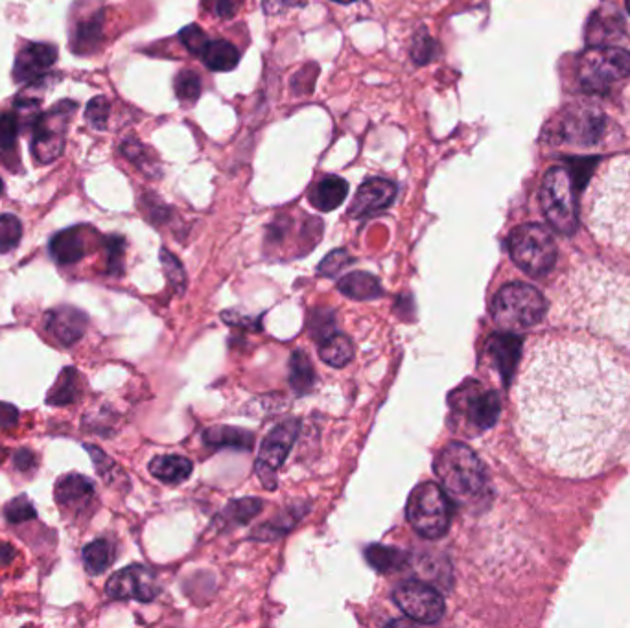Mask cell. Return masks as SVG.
<instances>
[{
  "instance_id": "6da1fadb",
  "label": "cell",
  "mask_w": 630,
  "mask_h": 628,
  "mask_svg": "<svg viewBox=\"0 0 630 628\" xmlns=\"http://www.w3.org/2000/svg\"><path fill=\"white\" fill-rule=\"evenodd\" d=\"M525 450L562 476H592L630 442V369L597 343L546 339L516 389Z\"/></svg>"
},
{
  "instance_id": "7a4b0ae2",
  "label": "cell",
  "mask_w": 630,
  "mask_h": 628,
  "mask_svg": "<svg viewBox=\"0 0 630 628\" xmlns=\"http://www.w3.org/2000/svg\"><path fill=\"white\" fill-rule=\"evenodd\" d=\"M555 319L630 349V275L584 264L562 282Z\"/></svg>"
},
{
  "instance_id": "3957f363",
  "label": "cell",
  "mask_w": 630,
  "mask_h": 628,
  "mask_svg": "<svg viewBox=\"0 0 630 628\" xmlns=\"http://www.w3.org/2000/svg\"><path fill=\"white\" fill-rule=\"evenodd\" d=\"M588 225L601 242L630 253V155L608 161L595 177Z\"/></svg>"
},
{
  "instance_id": "277c9868",
  "label": "cell",
  "mask_w": 630,
  "mask_h": 628,
  "mask_svg": "<svg viewBox=\"0 0 630 628\" xmlns=\"http://www.w3.org/2000/svg\"><path fill=\"white\" fill-rule=\"evenodd\" d=\"M435 474L448 498L470 503L481 498L487 487L485 466L463 442H448L435 457Z\"/></svg>"
},
{
  "instance_id": "5b68a950",
  "label": "cell",
  "mask_w": 630,
  "mask_h": 628,
  "mask_svg": "<svg viewBox=\"0 0 630 628\" xmlns=\"http://www.w3.org/2000/svg\"><path fill=\"white\" fill-rule=\"evenodd\" d=\"M490 314L494 323L505 330H524L537 325L544 317L546 301L537 288L524 282H513L496 293Z\"/></svg>"
},
{
  "instance_id": "8992f818",
  "label": "cell",
  "mask_w": 630,
  "mask_h": 628,
  "mask_svg": "<svg viewBox=\"0 0 630 628\" xmlns=\"http://www.w3.org/2000/svg\"><path fill=\"white\" fill-rule=\"evenodd\" d=\"M406 516L420 536L437 540L446 535L450 527V498L439 483L424 481L409 494Z\"/></svg>"
},
{
  "instance_id": "52a82bcc",
  "label": "cell",
  "mask_w": 630,
  "mask_h": 628,
  "mask_svg": "<svg viewBox=\"0 0 630 628\" xmlns=\"http://www.w3.org/2000/svg\"><path fill=\"white\" fill-rule=\"evenodd\" d=\"M509 251L514 264L533 277L548 273L557 260V245L553 236L538 223L516 227L509 238Z\"/></svg>"
},
{
  "instance_id": "ba28073f",
  "label": "cell",
  "mask_w": 630,
  "mask_h": 628,
  "mask_svg": "<svg viewBox=\"0 0 630 628\" xmlns=\"http://www.w3.org/2000/svg\"><path fill=\"white\" fill-rule=\"evenodd\" d=\"M542 209L549 225L560 234H573L579 223L577 196L572 174L566 168H551L542 183Z\"/></svg>"
},
{
  "instance_id": "9c48e42d",
  "label": "cell",
  "mask_w": 630,
  "mask_h": 628,
  "mask_svg": "<svg viewBox=\"0 0 630 628\" xmlns=\"http://www.w3.org/2000/svg\"><path fill=\"white\" fill-rule=\"evenodd\" d=\"M74 111L76 104L65 100L35 120L32 153L37 163L50 164L61 157L67 139L69 118Z\"/></svg>"
},
{
  "instance_id": "30bf717a",
  "label": "cell",
  "mask_w": 630,
  "mask_h": 628,
  "mask_svg": "<svg viewBox=\"0 0 630 628\" xmlns=\"http://www.w3.org/2000/svg\"><path fill=\"white\" fill-rule=\"evenodd\" d=\"M299 430H301L299 420L292 419L288 422H282L269 431L268 437L260 444L255 472L266 489L271 490L277 487V483H275L277 472H279L282 463L286 461L293 444L297 441Z\"/></svg>"
},
{
  "instance_id": "8fae6325",
  "label": "cell",
  "mask_w": 630,
  "mask_h": 628,
  "mask_svg": "<svg viewBox=\"0 0 630 628\" xmlns=\"http://www.w3.org/2000/svg\"><path fill=\"white\" fill-rule=\"evenodd\" d=\"M395 605L413 621L433 625L444 616V599L430 584L406 581L398 584L393 592Z\"/></svg>"
},
{
  "instance_id": "7c38bea8",
  "label": "cell",
  "mask_w": 630,
  "mask_h": 628,
  "mask_svg": "<svg viewBox=\"0 0 630 628\" xmlns=\"http://www.w3.org/2000/svg\"><path fill=\"white\" fill-rule=\"evenodd\" d=\"M630 76V52L623 48H594L581 61V80L588 87H603Z\"/></svg>"
},
{
  "instance_id": "4fadbf2b",
  "label": "cell",
  "mask_w": 630,
  "mask_h": 628,
  "mask_svg": "<svg viewBox=\"0 0 630 628\" xmlns=\"http://www.w3.org/2000/svg\"><path fill=\"white\" fill-rule=\"evenodd\" d=\"M105 592L111 599L118 601H140V603H150L153 601L161 588L157 582V575L146 566H129L122 571L115 573L105 586Z\"/></svg>"
},
{
  "instance_id": "5bb4252c",
  "label": "cell",
  "mask_w": 630,
  "mask_h": 628,
  "mask_svg": "<svg viewBox=\"0 0 630 628\" xmlns=\"http://www.w3.org/2000/svg\"><path fill=\"white\" fill-rule=\"evenodd\" d=\"M455 398H459V402L452 400L454 411H459L463 415L465 424L470 426L472 430L487 431L494 426V422L500 417V409L502 402L494 391H470L463 389L455 391Z\"/></svg>"
},
{
  "instance_id": "9a60e30c",
  "label": "cell",
  "mask_w": 630,
  "mask_h": 628,
  "mask_svg": "<svg viewBox=\"0 0 630 628\" xmlns=\"http://www.w3.org/2000/svg\"><path fill=\"white\" fill-rule=\"evenodd\" d=\"M56 59H58L56 47L48 43H28L17 56L13 76L21 83L39 82L41 78H45L48 70L54 67Z\"/></svg>"
},
{
  "instance_id": "2e32d148",
  "label": "cell",
  "mask_w": 630,
  "mask_h": 628,
  "mask_svg": "<svg viewBox=\"0 0 630 628\" xmlns=\"http://www.w3.org/2000/svg\"><path fill=\"white\" fill-rule=\"evenodd\" d=\"M397 198V185L387 179H369L365 181L354 201L350 205L349 214L352 218H365L374 212L389 209Z\"/></svg>"
},
{
  "instance_id": "e0dca14e",
  "label": "cell",
  "mask_w": 630,
  "mask_h": 628,
  "mask_svg": "<svg viewBox=\"0 0 630 628\" xmlns=\"http://www.w3.org/2000/svg\"><path fill=\"white\" fill-rule=\"evenodd\" d=\"M87 315L72 306H59L45 317V330L63 347L76 345L85 334Z\"/></svg>"
},
{
  "instance_id": "ac0fdd59",
  "label": "cell",
  "mask_w": 630,
  "mask_h": 628,
  "mask_svg": "<svg viewBox=\"0 0 630 628\" xmlns=\"http://www.w3.org/2000/svg\"><path fill=\"white\" fill-rule=\"evenodd\" d=\"M522 341L513 334H494L487 343L490 360L494 361L498 373L502 374L503 382L509 385L513 378L516 363L520 358Z\"/></svg>"
},
{
  "instance_id": "d6986e66",
  "label": "cell",
  "mask_w": 630,
  "mask_h": 628,
  "mask_svg": "<svg viewBox=\"0 0 630 628\" xmlns=\"http://www.w3.org/2000/svg\"><path fill=\"white\" fill-rule=\"evenodd\" d=\"M347 192H349V183L345 179H341L338 175H327L315 183L308 194V199L315 209L330 212V210L338 209L339 205L345 201Z\"/></svg>"
},
{
  "instance_id": "ffe728a7",
  "label": "cell",
  "mask_w": 630,
  "mask_h": 628,
  "mask_svg": "<svg viewBox=\"0 0 630 628\" xmlns=\"http://www.w3.org/2000/svg\"><path fill=\"white\" fill-rule=\"evenodd\" d=\"M85 253H87L85 238H83L80 227L65 229V231H61V233L56 234L50 240V255L61 266H69V264L80 262Z\"/></svg>"
},
{
  "instance_id": "44dd1931",
  "label": "cell",
  "mask_w": 630,
  "mask_h": 628,
  "mask_svg": "<svg viewBox=\"0 0 630 628\" xmlns=\"http://www.w3.org/2000/svg\"><path fill=\"white\" fill-rule=\"evenodd\" d=\"M194 465L183 455H159L150 463V472L163 483H183L192 476Z\"/></svg>"
},
{
  "instance_id": "7402d4cb",
  "label": "cell",
  "mask_w": 630,
  "mask_h": 628,
  "mask_svg": "<svg viewBox=\"0 0 630 628\" xmlns=\"http://www.w3.org/2000/svg\"><path fill=\"white\" fill-rule=\"evenodd\" d=\"M102 35H104V12L94 13L91 19H85L74 28L70 48L76 54H91L100 45Z\"/></svg>"
},
{
  "instance_id": "603a6c76",
  "label": "cell",
  "mask_w": 630,
  "mask_h": 628,
  "mask_svg": "<svg viewBox=\"0 0 630 628\" xmlns=\"http://www.w3.org/2000/svg\"><path fill=\"white\" fill-rule=\"evenodd\" d=\"M94 496L93 483L80 474L61 477L56 485V501L63 507H76Z\"/></svg>"
},
{
  "instance_id": "cb8c5ba5",
  "label": "cell",
  "mask_w": 630,
  "mask_h": 628,
  "mask_svg": "<svg viewBox=\"0 0 630 628\" xmlns=\"http://www.w3.org/2000/svg\"><path fill=\"white\" fill-rule=\"evenodd\" d=\"M339 291L354 301H373L384 293L380 280L371 273H350L339 282Z\"/></svg>"
},
{
  "instance_id": "d4e9b609",
  "label": "cell",
  "mask_w": 630,
  "mask_h": 628,
  "mask_svg": "<svg viewBox=\"0 0 630 628\" xmlns=\"http://www.w3.org/2000/svg\"><path fill=\"white\" fill-rule=\"evenodd\" d=\"M199 58L203 59V63L214 72H227V70H233L238 65V59L240 54L238 50L227 43V41H209L205 48L201 50Z\"/></svg>"
},
{
  "instance_id": "484cf974",
  "label": "cell",
  "mask_w": 630,
  "mask_h": 628,
  "mask_svg": "<svg viewBox=\"0 0 630 628\" xmlns=\"http://www.w3.org/2000/svg\"><path fill=\"white\" fill-rule=\"evenodd\" d=\"M80 398V374L76 369L67 367L59 374L54 387L48 393L47 402L50 406H69Z\"/></svg>"
},
{
  "instance_id": "4316f807",
  "label": "cell",
  "mask_w": 630,
  "mask_h": 628,
  "mask_svg": "<svg viewBox=\"0 0 630 628\" xmlns=\"http://www.w3.org/2000/svg\"><path fill=\"white\" fill-rule=\"evenodd\" d=\"M203 441L209 444L210 448H253V433L238 430V428H227V426H216L205 431Z\"/></svg>"
},
{
  "instance_id": "83f0119b",
  "label": "cell",
  "mask_w": 630,
  "mask_h": 628,
  "mask_svg": "<svg viewBox=\"0 0 630 628\" xmlns=\"http://www.w3.org/2000/svg\"><path fill=\"white\" fill-rule=\"evenodd\" d=\"M367 562L373 566L374 570L380 573L387 571H400L408 564V553L400 551L397 547L371 546L365 551Z\"/></svg>"
},
{
  "instance_id": "f1b7e54d",
  "label": "cell",
  "mask_w": 630,
  "mask_h": 628,
  "mask_svg": "<svg viewBox=\"0 0 630 628\" xmlns=\"http://www.w3.org/2000/svg\"><path fill=\"white\" fill-rule=\"evenodd\" d=\"M319 358L332 367H345L354 358V345L345 334H332L321 343Z\"/></svg>"
},
{
  "instance_id": "f546056e",
  "label": "cell",
  "mask_w": 630,
  "mask_h": 628,
  "mask_svg": "<svg viewBox=\"0 0 630 628\" xmlns=\"http://www.w3.org/2000/svg\"><path fill=\"white\" fill-rule=\"evenodd\" d=\"M113 560H115V549L111 546V542H107L104 538L94 540L83 549V564H85V570L91 575L104 573L113 564Z\"/></svg>"
},
{
  "instance_id": "4dcf8cb0",
  "label": "cell",
  "mask_w": 630,
  "mask_h": 628,
  "mask_svg": "<svg viewBox=\"0 0 630 628\" xmlns=\"http://www.w3.org/2000/svg\"><path fill=\"white\" fill-rule=\"evenodd\" d=\"M315 384V371L310 358L297 350L290 360V385L297 395H306Z\"/></svg>"
},
{
  "instance_id": "1f68e13d",
  "label": "cell",
  "mask_w": 630,
  "mask_h": 628,
  "mask_svg": "<svg viewBox=\"0 0 630 628\" xmlns=\"http://www.w3.org/2000/svg\"><path fill=\"white\" fill-rule=\"evenodd\" d=\"M23 238V225L17 216L2 214L0 216V253H8L15 249Z\"/></svg>"
},
{
  "instance_id": "d6a6232c",
  "label": "cell",
  "mask_w": 630,
  "mask_h": 628,
  "mask_svg": "<svg viewBox=\"0 0 630 628\" xmlns=\"http://www.w3.org/2000/svg\"><path fill=\"white\" fill-rule=\"evenodd\" d=\"M175 94L181 102L192 104L201 94V80L198 74L192 70H183L177 74L174 82Z\"/></svg>"
},
{
  "instance_id": "836d02e7",
  "label": "cell",
  "mask_w": 630,
  "mask_h": 628,
  "mask_svg": "<svg viewBox=\"0 0 630 628\" xmlns=\"http://www.w3.org/2000/svg\"><path fill=\"white\" fill-rule=\"evenodd\" d=\"M19 135V120L13 113H0V153L12 152Z\"/></svg>"
},
{
  "instance_id": "e575fe53",
  "label": "cell",
  "mask_w": 630,
  "mask_h": 628,
  "mask_svg": "<svg viewBox=\"0 0 630 628\" xmlns=\"http://www.w3.org/2000/svg\"><path fill=\"white\" fill-rule=\"evenodd\" d=\"M4 514H6V520L10 524H24L28 520H34L37 512H35L34 505L30 503L26 496H19V498H15V500L10 501L6 505Z\"/></svg>"
},
{
  "instance_id": "d590c367",
  "label": "cell",
  "mask_w": 630,
  "mask_h": 628,
  "mask_svg": "<svg viewBox=\"0 0 630 628\" xmlns=\"http://www.w3.org/2000/svg\"><path fill=\"white\" fill-rule=\"evenodd\" d=\"M161 262H163L164 273L166 279L174 286L177 291H185L187 279H185V269L179 264V260L172 253H168L166 249L161 251Z\"/></svg>"
},
{
  "instance_id": "8d00e7d4",
  "label": "cell",
  "mask_w": 630,
  "mask_h": 628,
  "mask_svg": "<svg viewBox=\"0 0 630 628\" xmlns=\"http://www.w3.org/2000/svg\"><path fill=\"white\" fill-rule=\"evenodd\" d=\"M109 115H111V104L104 96H96L87 104L85 118L94 129H105Z\"/></svg>"
},
{
  "instance_id": "74e56055",
  "label": "cell",
  "mask_w": 630,
  "mask_h": 628,
  "mask_svg": "<svg viewBox=\"0 0 630 628\" xmlns=\"http://www.w3.org/2000/svg\"><path fill=\"white\" fill-rule=\"evenodd\" d=\"M262 509V501L253 500V498H247V500L234 501L227 509H225V516H234V522L236 524H247L258 511Z\"/></svg>"
},
{
  "instance_id": "f35d334b",
  "label": "cell",
  "mask_w": 630,
  "mask_h": 628,
  "mask_svg": "<svg viewBox=\"0 0 630 628\" xmlns=\"http://www.w3.org/2000/svg\"><path fill=\"white\" fill-rule=\"evenodd\" d=\"M411 56L415 59V63L426 65V63H430V61L439 56V45L433 41L432 37H428L426 34L417 35V39L413 43Z\"/></svg>"
},
{
  "instance_id": "ab89813d",
  "label": "cell",
  "mask_w": 630,
  "mask_h": 628,
  "mask_svg": "<svg viewBox=\"0 0 630 628\" xmlns=\"http://www.w3.org/2000/svg\"><path fill=\"white\" fill-rule=\"evenodd\" d=\"M179 37H181L183 45H185L192 54H196V56H199L201 50L209 43V37L199 28L198 24H190L187 28H183Z\"/></svg>"
},
{
  "instance_id": "60d3db41",
  "label": "cell",
  "mask_w": 630,
  "mask_h": 628,
  "mask_svg": "<svg viewBox=\"0 0 630 628\" xmlns=\"http://www.w3.org/2000/svg\"><path fill=\"white\" fill-rule=\"evenodd\" d=\"M109 249V273H120L122 271V253H124V240L118 236H111L107 242Z\"/></svg>"
},
{
  "instance_id": "b9f144b4",
  "label": "cell",
  "mask_w": 630,
  "mask_h": 628,
  "mask_svg": "<svg viewBox=\"0 0 630 628\" xmlns=\"http://www.w3.org/2000/svg\"><path fill=\"white\" fill-rule=\"evenodd\" d=\"M306 2L308 0H264V12L268 15H277L292 8H303Z\"/></svg>"
},
{
  "instance_id": "7bdbcfd3",
  "label": "cell",
  "mask_w": 630,
  "mask_h": 628,
  "mask_svg": "<svg viewBox=\"0 0 630 628\" xmlns=\"http://www.w3.org/2000/svg\"><path fill=\"white\" fill-rule=\"evenodd\" d=\"M19 422V411L12 404H0V428L10 430Z\"/></svg>"
},
{
  "instance_id": "ee69618b",
  "label": "cell",
  "mask_w": 630,
  "mask_h": 628,
  "mask_svg": "<svg viewBox=\"0 0 630 628\" xmlns=\"http://www.w3.org/2000/svg\"><path fill=\"white\" fill-rule=\"evenodd\" d=\"M240 8V0H216L214 4V12L220 15L222 19H231L234 13Z\"/></svg>"
},
{
  "instance_id": "f6af8a7d",
  "label": "cell",
  "mask_w": 630,
  "mask_h": 628,
  "mask_svg": "<svg viewBox=\"0 0 630 628\" xmlns=\"http://www.w3.org/2000/svg\"><path fill=\"white\" fill-rule=\"evenodd\" d=\"M13 463L15 468L21 470V472H28L30 468L35 466V455L30 450H19L13 455Z\"/></svg>"
},
{
  "instance_id": "bcb514c9",
  "label": "cell",
  "mask_w": 630,
  "mask_h": 628,
  "mask_svg": "<svg viewBox=\"0 0 630 628\" xmlns=\"http://www.w3.org/2000/svg\"><path fill=\"white\" fill-rule=\"evenodd\" d=\"M17 551L10 544H0V566H6L15 559Z\"/></svg>"
},
{
  "instance_id": "7dc6e473",
  "label": "cell",
  "mask_w": 630,
  "mask_h": 628,
  "mask_svg": "<svg viewBox=\"0 0 630 628\" xmlns=\"http://www.w3.org/2000/svg\"><path fill=\"white\" fill-rule=\"evenodd\" d=\"M625 117H627V124H629L630 128V87L625 93Z\"/></svg>"
},
{
  "instance_id": "c3c4849f",
  "label": "cell",
  "mask_w": 630,
  "mask_h": 628,
  "mask_svg": "<svg viewBox=\"0 0 630 628\" xmlns=\"http://www.w3.org/2000/svg\"><path fill=\"white\" fill-rule=\"evenodd\" d=\"M6 455H8V452H6V450H4V448H0V463H2V461H4V457H6Z\"/></svg>"
},
{
  "instance_id": "681fc988",
  "label": "cell",
  "mask_w": 630,
  "mask_h": 628,
  "mask_svg": "<svg viewBox=\"0 0 630 628\" xmlns=\"http://www.w3.org/2000/svg\"><path fill=\"white\" fill-rule=\"evenodd\" d=\"M334 2H339V4H352V2H356V0H334Z\"/></svg>"
},
{
  "instance_id": "f907efd6",
  "label": "cell",
  "mask_w": 630,
  "mask_h": 628,
  "mask_svg": "<svg viewBox=\"0 0 630 628\" xmlns=\"http://www.w3.org/2000/svg\"><path fill=\"white\" fill-rule=\"evenodd\" d=\"M2 192H4V183H2V179H0V196H2Z\"/></svg>"
},
{
  "instance_id": "816d5d0a",
  "label": "cell",
  "mask_w": 630,
  "mask_h": 628,
  "mask_svg": "<svg viewBox=\"0 0 630 628\" xmlns=\"http://www.w3.org/2000/svg\"><path fill=\"white\" fill-rule=\"evenodd\" d=\"M627 12L630 13V0H627Z\"/></svg>"
}]
</instances>
